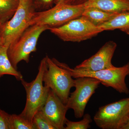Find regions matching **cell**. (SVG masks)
I'll list each match as a JSON object with an SVG mask.
<instances>
[{"mask_svg": "<svg viewBox=\"0 0 129 129\" xmlns=\"http://www.w3.org/2000/svg\"><path fill=\"white\" fill-rule=\"evenodd\" d=\"M49 30L62 40L72 42L87 40L103 32L83 16L60 27L50 28Z\"/></svg>", "mask_w": 129, "mask_h": 129, "instance_id": "obj_8", "label": "cell"}, {"mask_svg": "<svg viewBox=\"0 0 129 129\" xmlns=\"http://www.w3.org/2000/svg\"><path fill=\"white\" fill-rule=\"evenodd\" d=\"M66 0H57L56 5L61 4V3H64Z\"/></svg>", "mask_w": 129, "mask_h": 129, "instance_id": "obj_22", "label": "cell"}, {"mask_svg": "<svg viewBox=\"0 0 129 129\" xmlns=\"http://www.w3.org/2000/svg\"><path fill=\"white\" fill-rule=\"evenodd\" d=\"M0 129H12L11 114L0 109Z\"/></svg>", "mask_w": 129, "mask_h": 129, "instance_id": "obj_20", "label": "cell"}, {"mask_svg": "<svg viewBox=\"0 0 129 129\" xmlns=\"http://www.w3.org/2000/svg\"><path fill=\"white\" fill-rule=\"evenodd\" d=\"M100 80L88 77H80L74 79L75 90L70 93L66 103L69 109L74 111L75 117H82L90 98L99 87Z\"/></svg>", "mask_w": 129, "mask_h": 129, "instance_id": "obj_9", "label": "cell"}, {"mask_svg": "<svg viewBox=\"0 0 129 129\" xmlns=\"http://www.w3.org/2000/svg\"><path fill=\"white\" fill-rule=\"evenodd\" d=\"M32 123L35 129H56L40 111L35 114Z\"/></svg>", "mask_w": 129, "mask_h": 129, "instance_id": "obj_19", "label": "cell"}, {"mask_svg": "<svg viewBox=\"0 0 129 129\" xmlns=\"http://www.w3.org/2000/svg\"><path fill=\"white\" fill-rule=\"evenodd\" d=\"M2 23H0V27H1V25ZM2 39L1 37V32H0V47L1 46H2Z\"/></svg>", "mask_w": 129, "mask_h": 129, "instance_id": "obj_23", "label": "cell"}, {"mask_svg": "<svg viewBox=\"0 0 129 129\" xmlns=\"http://www.w3.org/2000/svg\"><path fill=\"white\" fill-rule=\"evenodd\" d=\"M49 29L47 25L35 24L29 26L9 46L8 55L15 69L17 70L18 64L21 61L29 62L30 54L37 50V42L41 35Z\"/></svg>", "mask_w": 129, "mask_h": 129, "instance_id": "obj_5", "label": "cell"}, {"mask_svg": "<svg viewBox=\"0 0 129 129\" xmlns=\"http://www.w3.org/2000/svg\"><path fill=\"white\" fill-rule=\"evenodd\" d=\"M35 12L31 0H19L17 8L12 17L0 27L3 45L8 47L30 26Z\"/></svg>", "mask_w": 129, "mask_h": 129, "instance_id": "obj_3", "label": "cell"}, {"mask_svg": "<svg viewBox=\"0 0 129 129\" xmlns=\"http://www.w3.org/2000/svg\"><path fill=\"white\" fill-rule=\"evenodd\" d=\"M8 48L4 45L0 47V78L5 75H9L21 81L23 79L22 75L14 68L10 61L8 55Z\"/></svg>", "mask_w": 129, "mask_h": 129, "instance_id": "obj_14", "label": "cell"}, {"mask_svg": "<svg viewBox=\"0 0 129 129\" xmlns=\"http://www.w3.org/2000/svg\"><path fill=\"white\" fill-rule=\"evenodd\" d=\"M98 27L103 31L119 29L129 35V11L117 13L109 21Z\"/></svg>", "mask_w": 129, "mask_h": 129, "instance_id": "obj_13", "label": "cell"}, {"mask_svg": "<svg viewBox=\"0 0 129 129\" xmlns=\"http://www.w3.org/2000/svg\"><path fill=\"white\" fill-rule=\"evenodd\" d=\"M45 2L48 3L50 2L52 0H43Z\"/></svg>", "mask_w": 129, "mask_h": 129, "instance_id": "obj_24", "label": "cell"}, {"mask_svg": "<svg viewBox=\"0 0 129 129\" xmlns=\"http://www.w3.org/2000/svg\"><path fill=\"white\" fill-rule=\"evenodd\" d=\"M85 8L83 3L70 5L57 4L51 9L44 11L36 12L29 25H47L50 28L60 27L82 16Z\"/></svg>", "mask_w": 129, "mask_h": 129, "instance_id": "obj_4", "label": "cell"}, {"mask_svg": "<svg viewBox=\"0 0 129 129\" xmlns=\"http://www.w3.org/2000/svg\"><path fill=\"white\" fill-rule=\"evenodd\" d=\"M47 68L46 57L40 63L36 78L30 82L23 79L21 80L26 92V102L23 111L20 115L32 123L35 114L39 111L45 103L50 88L43 85V76Z\"/></svg>", "mask_w": 129, "mask_h": 129, "instance_id": "obj_2", "label": "cell"}, {"mask_svg": "<svg viewBox=\"0 0 129 129\" xmlns=\"http://www.w3.org/2000/svg\"><path fill=\"white\" fill-rule=\"evenodd\" d=\"M92 122V119L89 114L83 115L82 120L78 122H73L67 119L64 129H87L90 128V124Z\"/></svg>", "mask_w": 129, "mask_h": 129, "instance_id": "obj_18", "label": "cell"}, {"mask_svg": "<svg viewBox=\"0 0 129 129\" xmlns=\"http://www.w3.org/2000/svg\"><path fill=\"white\" fill-rule=\"evenodd\" d=\"M117 44L113 41L106 42L95 54L77 65L74 69L90 71L109 69L114 67L112 63Z\"/></svg>", "mask_w": 129, "mask_h": 129, "instance_id": "obj_10", "label": "cell"}, {"mask_svg": "<svg viewBox=\"0 0 129 129\" xmlns=\"http://www.w3.org/2000/svg\"><path fill=\"white\" fill-rule=\"evenodd\" d=\"M52 59L58 66L68 70L75 79L80 77L94 78L100 80L106 87H111L121 94L129 93L125 82L126 76L129 75V62L122 67H114L109 69L90 71L71 68L66 63L60 62L55 58Z\"/></svg>", "mask_w": 129, "mask_h": 129, "instance_id": "obj_1", "label": "cell"}, {"mask_svg": "<svg viewBox=\"0 0 129 129\" xmlns=\"http://www.w3.org/2000/svg\"><path fill=\"white\" fill-rule=\"evenodd\" d=\"M19 0H0V23L6 22L13 16Z\"/></svg>", "mask_w": 129, "mask_h": 129, "instance_id": "obj_16", "label": "cell"}, {"mask_svg": "<svg viewBox=\"0 0 129 129\" xmlns=\"http://www.w3.org/2000/svg\"><path fill=\"white\" fill-rule=\"evenodd\" d=\"M11 122L12 129H35L33 123L20 114H11Z\"/></svg>", "mask_w": 129, "mask_h": 129, "instance_id": "obj_17", "label": "cell"}, {"mask_svg": "<svg viewBox=\"0 0 129 129\" xmlns=\"http://www.w3.org/2000/svg\"><path fill=\"white\" fill-rule=\"evenodd\" d=\"M122 129H129V118L126 123L123 127Z\"/></svg>", "mask_w": 129, "mask_h": 129, "instance_id": "obj_21", "label": "cell"}, {"mask_svg": "<svg viewBox=\"0 0 129 129\" xmlns=\"http://www.w3.org/2000/svg\"><path fill=\"white\" fill-rule=\"evenodd\" d=\"M85 8H93L110 13L129 11V0H88Z\"/></svg>", "mask_w": 129, "mask_h": 129, "instance_id": "obj_12", "label": "cell"}, {"mask_svg": "<svg viewBox=\"0 0 129 129\" xmlns=\"http://www.w3.org/2000/svg\"><path fill=\"white\" fill-rule=\"evenodd\" d=\"M129 118V98L99 108L94 117L98 127L102 129H122Z\"/></svg>", "mask_w": 129, "mask_h": 129, "instance_id": "obj_7", "label": "cell"}, {"mask_svg": "<svg viewBox=\"0 0 129 129\" xmlns=\"http://www.w3.org/2000/svg\"><path fill=\"white\" fill-rule=\"evenodd\" d=\"M69 109L66 104L50 89L45 103L39 110L56 129H65Z\"/></svg>", "mask_w": 129, "mask_h": 129, "instance_id": "obj_11", "label": "cell"}, {"mask_svg": "<svg viewBox=\"0 0 129 129\" xmlns=\"http://www.w3.org/2000/svg\"><path fill=\"white\" fill-rule=\"evenodd\" d=\"M47 68L43 76L44 85L53 91L64 104L74 87V79L69 72L57 65L53 59L46 56Z\"/></svg>", "mask_w": 129, "mask_h": 129, "instance_id": "obj_6", "label": "cell"}, {"mask_svg": "<svg viewBox=\"0 0 129 129\" xmlns=\"http://www.w3.org/2000/svg\"><path fill=\"white\" fill-rule=\"evenodd\" d=\"M117 13H110L93 8H85L82 16L91 23L98 26L109 21Z\"/></svg>", "mask_w": 129, "mask_h": 129, "instance_id": "obj_15", "label": "cell"}]
</instances>
